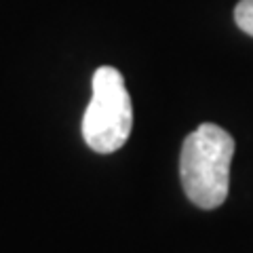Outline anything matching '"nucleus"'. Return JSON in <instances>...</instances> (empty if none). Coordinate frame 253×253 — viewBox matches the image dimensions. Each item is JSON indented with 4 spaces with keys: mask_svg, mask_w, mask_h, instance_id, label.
I'll return each mask as SVG.
<instances>
[{
    "mask_svg": "<svg viewBox=\"0 0 253 253\" xmlns=\"http://www.w3.org/2000/svg\"><path fill=\"white\" fill-rule=\"evenodd\" d=\"M234 139L217 125L205 123L184 139L179 177L184 192L196 207L215 209L228 196Z\"/></svg>",
    "mask_w": 253,
    "mask_h": 253,
    "instance_id": "obj_1",
    "label": "nucleus"
},
{
    "mask_svg": "<svg viewBox=\"0 0 253 253\" xmlns=\"http://www.w3.org/2000/svg\"><path fill=\"white\" fill-rule=\"evenodd\" d=\"M133 129V106L125 78L112 66H101L93 74V97L83 116V137L99 154L121 150Z\"/></svg>",
    "mask_w": 253,
    "mask_h": 253,
    "instance_id": "obj_2",
    "label": "nucleus"
},
{
    "mask_svg": "<svg viewBox=\"0 0 253 253\" xmlns=\"http://www.w3.org/2000/svg\"><path fill=\"white\" fill-rule=\"evenodd\" d=\"M234 21L245 34L253 36V0H241L234 9Z\"/></svg>",
    "mask_w": 253,
    "mask_h": 253,
    "instance_id": "obj_3",
    "label": "nucleus"
}]
</instances>
